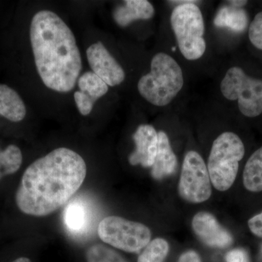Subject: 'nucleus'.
<instances>
[{
	"mask_svg": "<svg viewBox=\"0 0 262 262\" xmlns=\"http://www.w3.org/2000/svg\"><path fill=\"white\" fill-rule=\"evenodd\" d=\"M261 251H262V247H261Z\"/></svg>",
	"mask_w": 262,
	"mask_h": 262,
	"instance_id": "30",
	"label": "nucleus"
},
{
	"mask_svg": "<svg viewBox=\"0 0 262 262\" xmlns=\"http://www.w3.org/2000/svg\"><path fill=\"white\" fill-rule=\"evenodd\" d=\"M89 208L80 201L71 202L63 211V222L72 233L81 234L87 231L91 222Z\"/></svg>",
	"mask_w": 262,
	"mask_h": 262,
	"instance_id": "15",
	"label": "nucleus"
},
{
	"mask_svg": "<svg viewBox=\"0 0 262 262\" xmlns=\"http://www.w3.org/2000/svg\"><path fill=\"white\" fill-rule=\"evenodd\" d=\"M170 24L181 53L189 61L199 59L206 49L203 15L195 3L179 5L170 16Z\"/></svg>",
	"mask_w": 262,
	"mask_h": 262,
	"instance_id": "5",
	"label": "nucleus"
},
{
	"mask_svg": "<svg viewBox=\"0 0 262 262\" xmlns=\"http://www.w3.org/2000/svg\"><path fill=\"white\" fill-rule=\"evenodd\" d=\"M27 108L18 93L7 84H0V115L13 122L22 121Z\"/></svg>",
	"mask_w": 262,
	"mask_h": 262,
	"instance_id": "14",
	"label": "nucleus"
},
{
	"mask_svg": "<svg viewBox=\"0 0 262 262\" xmlns=\"http://www.w3.org/2000/svg\"><path fill=\"white\" fill-rule=\"evenodd\" d=\"M170 246L168 241L158 237L146 245L138 258V262H164L168 256Z\"/></svg>",
	"mask_w": 262,
	"mask_h": 262,
	"instance_id": "20",
	"label": "nucleus"
},
{
	"mask_svg": "<svg viewBox=\"0 0 262 262\" xmlns=\"http://www.w3.org/2000/svg\"><path fill=\"white\" fill-rule=\"evenodd\" d=\"M211 185L208 168L201 155L195 151H188L179 179V196L192 204L202 203L211 198Z\"/></svg>",
	"mask_w": 262,
	"mask_h": 262,
	"instance_id": "8",
	"label": "nucleus"
},
{
	"mask_svg": "<svg viewBox=\"0 0 262 262\" xmlns=\"http://www.w3.org/2000/svg\"><path fill=\"white\" fill-rule=\"evenodd\" d=\"M22 161L23 156L18 146L10 144L4 149L0 148V180L5 176L16 173Z\"/></svg>",
	"mask_w": 262,
	"mask_h": 262,
	"instance_id": "19",
	"label": "nucleus"
},
{
	"mask_svg": "<svg viewBox=\"0 0 262 262\" xmlns=\"http://www.w3.org/2000/svg\"><path fill=\"white\" fill-rule=\"evenodd\" d=\"M98 234L103 242L128 253L139 252L151 237V230L146 225L116 215L101 221Z\"/></svg>",
	"mask_w": 262,
	"mask_h": 262,
	"instance_id": "6",
	"label": "nucleus"
},
{
	"mask_svg": "<svg viewBox=\"0 0 262 262\" xmlns=\"http://www.w3.org/2000/svg\"><path fill=\"white\" fill-rule=\"evenodd\" d=\"M88 60L93 72L114 87L123 82L125 78V71L115 60L101 42L91 45L87 51Z\"/></svg>",
	"mask_w": 262,
	"mask_h": 262,
	"instance_id": "9",
	"label": "nucleus"
},
{
	"mask_svg": "<svg viewBox=\"0 0 262 262\" xmlns=\"http://www.w3.org/2000/svg\"><path fill=\"white\" fill-rule=\"evenodd\" d=\"M225 259L227 262H249L247 253L241 248L229 251L226 254Z\"/></svg>",
	"mask_w": 262,
	"mask_h": 262,
	"instance_id": "24",
	"label": "nucleus"
},
{
	"mask_svg": "<svg viewBox=\"0 0 262 262\" xmlns=\"http://www.w3.org/2000/svg\"><path fill=\"white\" fill-rule=\"evenodd\" d=\"M221 91L227 99L238 101L241 113L248 117L262 114V80L253 78L239 67L229 69L221 82Z\"/></svg>",
	"mask_w": 262,
	"mask_h": 262,
	"instance_id": "7",
	"label": "nucleus"
},
{
	"mask_svg": "<svg viewBox=\"0 0 262 262\" xmlns=\"http://www.w3.org/2000/svg\"><path fill=\"white\" fill-rule=\"evenodd\" d=\"M88 262H127L120 253L103 244L91 246L86 252Z\"/></svg>",
	"mask_w": 262,
	"mask_h": 262,
	"instance_id": "21",
	"label": "nucleus"
},
{
	"mask_svg": "<svg viewBox=\"0 0 262 262\" xmlns=\"http://www.w3.org/2000/svg\"><path fill=\"white\" fill-rule=\"evenodd\" d=\"M133 139L136 150L129 157V163L144 168L152 166L158 147V134L154 127L149 125H139Z\"/></svg>",
	"mask_w": 262,
	"mask_h": 262,
	"instance_id": "11",
	"label": "nucleus"
},
{
	"mask_svg": "<svg viewBox=\"0 0 262 262\" xmlns=\"http://www.w3.org/2000/svg\"><path fill=\"white\" fill-rule=\"evenodd\" d=\"M184 84L182 69L171 56L160 53L153 57L151 71L138 82L143 98L157 106L169 104L180 92Z\"/></svg>",
	"mask_w": 262,
	"mask_h": 262,
	"instance_id": "3",
	"label": "nucleus"
},
{
	"mask_svg": "<svg viewBox=\"0 0 262 262\" xmlns=\"http://www.w3.org/2000/svg\"><path fill=\"white\" fill-rule=\"evenodd\" d=\"M169 3L179 5L187 4V3H198V1H193V0H184V1H169Z\"/></svg>",
	"mask_w": 262,
	"mask_h": 262,
	"instance_id": "28",
	"label": "nucleus"
},
{
	"mask_svg": "<svg viewBox=\"0 0 262 262\" xmlns=\"http://www.w3.org/2000/svg\"><path fill=\"white\" fill-rule=\"evenodd\" d=\"M80 91L96 102L108 92V85L93 72H87L78 79Z\"/></svg>",
	"mask_w": 262,
	"mask_h": 262,
	"instance_id": "18",
	"label": "nucleus"
},
{
	"mask_svg": "<svg viewBox=\"0 0 262 262\" xmlns=\"http://www.w3.org/2000/svg\"><path fill=\"white\" fill-rule=\"evenodd\" d=\"M12 262H32V261H31V260L28 258L20 257Z\"/></svg>",
	"mask_w": 262,
	"mask_h": 262,
	"instance_id": "29",
	"label": "nucleus"
},
{
	"mask_svg": "<svg viewBox=\"0 0 262 262\" xmlns=\"http://www.w3.org/2000/svg\"><path fill=\"white\" fill-rule=\"evenodd\" d=\"M228 3L232 6L235 7V8H242L248 3V1H244V0H233V1H228Z\"/></svg>",
	"mask_w": 262,
	"mask_h": 262,
	"instance_id": "27",
	"label": "nucleus"
},
{
	"mask_svg": "<svg viewBox=\"0 0 262 262\" xmlns=\"http://www.w3.org/2000/svg\"><path fill=\"white\" fill-rule=\"evenodd\" d=\"M248 225L253 234L262 238V212L250 219Z\"/></svg>",
	"mask_w": 262,
	"mask_h": 262,
	"instance_id": "25",
	"label": "nucleus"
},
{
	"mask_svg": "<svg viewBox=\"0 0 262 262\" xmlns=\"http://www.w3.org/2000/svg\"><path fill=\"white\" fill-rule=\"evenodd\" d=\"M29 34L36 68L43 83L56 92H70L82 68L73 32L56 13L42 10L33 16Z\"/></svg>",
	"mask_w": 262,
	"mask_h": 262,
	"instance_id": "2",
	"label": "nucleus"
},
{
	"mask_svg": "<svg viewBox=\"0 0 262 262\" xmlns=\"http://www.w3.org/2000/svg\"><path fill=\"white\" fill-rule=\"evenodd\" d=\"M87 166L78 153L58 148L31 164L24 172L15 193L20 211L45 216L67 203L80 189Z\"/></svg>",
	"mask_w": 262,
	"mask_h": 262,
	"instance_id": "1",
	"label": "nucleus"
},
{
	"mask_svg": "<svg viewBox=\"0 0 262 262\" xmlns=\"http://www.w3.org/2000/svg\"><path fill=\"white\" fill-rule=\"evenodd\" d=\"M244 155V143L234 133H223L213 141L207 168L215 189L220 192L230 189Z\"/></svg>",
	"mask_w": 262,
	"mask_h": 262,
	"instance_id": "4",
	"label": "nucleus"
},
{
	"mask_svg": "<svg viewBox=\"0 0 262 262\" xmlns=\"http://www.w3.org/2000/svg\"><path fill=\"white\" fill-rule=\"evenodd\" d=\"M192 227L198 239L209 247L225 248L233 242L232 234L208 212L196 213L192 220Z\"/></svg>",
	"mask_w": 262,
	"mask_h": 262,
	"instance_id": "10",
	"label": "nucleus"
},
{
	"mask_svg": "<svg viewBox=\"0 0 262 262\" xmlns=\"http://www.w3.org/2000/svg\"><path fill=\"white\" fill-rule=\"evenodd\" d=\"M244 185L251 192H262V146L251 155L243 175Z\"/></svg>",
	"mask_w": 262,
	"mask_h": 262,
	"instance_id": "17",
	"label": "nucleus"
},
{
	"mask_svg": "<svg viewBox=\"0 0 262 262\" xmlns=\"http://www.w3.org/2000/svg\"><path fill=\"white\" fill-rule=\"evenodd\" d=\"M74 96L76 105L81 115L84 116L89 115L92 111L94 103L96 102L80 91H76Z\"/></svg>",
	"mask_w": 262,
	"mask_h": 262,
	"instance_id": "23",
	"label": "nucleus"
},
{
	"mask_svg": "<svg viewBox=\"0 0 262 262\" xmlns=\"http://www.w3.org/2000/svg\"><path fill=\"white\" fill-rule=\"evenodd\" d=\"M154 14V7L149 1L126 0L115 10L113 17L119 26L125 27L136 20L151 18Z\"/></svg>",
	"mask_w": 262,
	"mask_h": 262,
	"instance_id": "13",
	"label": "nucleus"
},
{
	"mask_svg": "<svg viewBox=\"0 0 262 262\" xmlns=\"http://www.w3.org/2000/svg\"><path fill=\"white\" fill-rule=\"evenodd\" d=\"M178 166L177 156L170 146L168 136L163 131L158 133V147L155 163L151 166V176L160 180L173 175Z\"/></svg>",
	"mask_w": 262,
	"mask_h": 262,
	"instance_id": "12",
	"label": "nucleus"
},
{
	"mask_svg": "<svg viewBox=\"0 0 262 262\" xmlns=\"http://www.w3.org/2000/svg\"><path fill=\"white\" fill-rule=\"evenodd\" d=\"M178 262H201V258L196 251L189 250L179 256Z\"/></svg>",
	"mask_w": 262,
	"mask_h": 262,
	"instance_id": "26",
	"label": "nucleus"
},
{
	"mask_svg": "<svg viewBox=\"0 0 262 262\" xmlns=\"http://www.w3.org/2000/svg\"><path fill=\"white\" fill-rule=\"evenodd\" d=\"M248 37L253 46L262 51V11L256 14L251 22Z\"/></svg>",
	"mask_w": 262,
	"mask_h": 262,
	"instance_id": "22",
	"label": "nucleus"
},
{
	"mask_svg": "<svg viewBox=\"0 0 262 262\" xmlns=\"http://www.w3.org/2000/svg\"><path fill=\"white\" fill-rule=\"evenodd\" d=\"M213 23L217 27L228 28L236 32H244L248 27V14L243 8L227 5L218 10Z\"/></svg>",
	"mask_w": 262,
	"mask_h": 262,
	"instance_id": "16",
	"label": "nucleus"
}]
</instances>
